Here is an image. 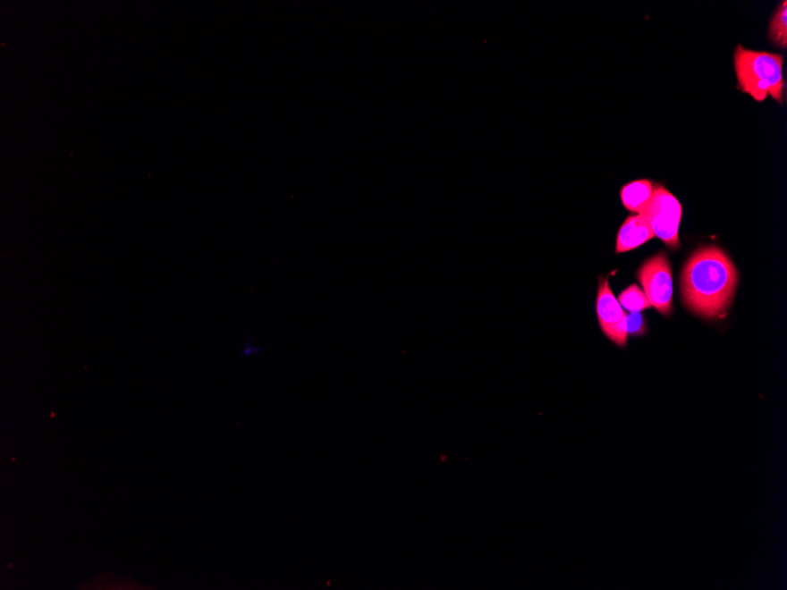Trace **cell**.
Here are the masks:
<instances>
[{
	"instance_id": "cell-6",
	"label": "cell",
	"mask_w": 787,
	"mask_h": 590,
	"mask_svg": "<svg viewBox=\"0 0 787 590\" xmlns=\"http://www.w3.org/2000/svg\"><path fill=\"white\" fill-rule=\"evenodd\" d=\"M655 237L651 226L642 215L630 216L620 226L618 236H616L615 252L622 254V252L633 250Z\"/></svg>"
},
{
	"instance_id": "cell-4",
	"label": "cell",
	"mask_w": 787,
	"mask_h": 590,
	"mask_svg": "<svg viewBox=\"0 0 787 590\" xmlns=\"http://www.w3.org/2000/svg\"><path fill=\"white\" fill-rule=\"evenodd\" d=\"M639 280L649 304L655 307L664 316L672 314V268L670 259L664 252L647 259L638 271Z\"/></svg>"
},
{
	"instance_id": "cell-2",
	"label": "cell",
	"mask_w": 787,
	"mask_h": 590,
	"mask_svg": "<svg viewBox=\"0 0 787 590\" xmlns=\"http://www.w3.org/2000/svg\"><path fill=\"white\" fill-rule=\"evenodd\" d=\"M783 62L782 55L738 46L734 51V68L739 88L757 102H763L771 96L778 103H783Z\"/></svg>"
},
{
	"instance_id": "cell-10",
	"label": "cell",
	"mask_w": 787,
	"mask_h": 590,
	"mask_svg": "<svg viewBox=\"0 0 787 590\" xmlns=\"http://www.w3.org/2000/svg\"><path fill=\"white\" fill-rule=\"evenodd\" d=\"M627 335L641 336L647 332L644 317L640 313L626 315Z\"/></svg>"
},
{
	"instance_id": "cell-1",
	"label": "cell",
	"mask_w": 787,
	"mask_h": 590,
	"mask_svg": "<svg viewBox=\"0 0 787 590\" xmlns=\"http://www.w3.org/2000/svg\"><path fill=\"white\" fill-rule=\"evenodd\" d=\"M738 281L736 266L723 249H698L682 269V300L698 316L707 320L725 316L736 296Z\"/></svg>"
},
{
	"instance_id": "cell-11",
	"label": "cell",
	"mask_w": 787,
	"mask_h": 590,
	"mask_svg": "<svg viewBox=\"0 0 787 590\" xmlns=\"http://www.w3.org/2000/svg\"><path fill=\"white\" fill-rule=\"evenodd\" d=\"M270 347L271 345L262 347V345L255 344L254 341L251 342V333H249L248 339L244 342V348L241 349L239 356L240 358H251V356L262 355L263 351H266Z\"/></svg>"
},
{
	"instance_id": "cell-5",
	"label": "cell",
	"mask_w": 787,
	"mask_h": 590,
	"mask_svg": "<svg viewBox=\"0 0 787 590\" xmlns=\"http://www.w3.org/2000/svg\"><path fill=\"white\" fill-rule=\"evenodd\" d=\"M597 316L605 336L618 347H626V314L608 284V278H599L597 295Z\"/></svg>"
},
{
	"instance_id": "cell-8",
	"label": "cell",
	"mask_w": 787,
	"mask_h": 590,
	"mask_svg": "<svg viewBox=\"0 0 787 590\" xmlns=\"http://www.w3.org/2000/svg\"><path fill=\"white\" fill-rule=\"evenodd\" d=\"M618 302L620 306L625 308L630 313H640L642 310L652 308L645 292L638 285L634 284L620 294Z\"/></svg>"
},
{
	"instance_id": "cell-3",
	"label": "cell",
	"mask_w": 787,
	"mask_h": 590,
	"mask_svg": "<svg viewBox=\"0 0 787 590\" xmlns=\"http://www.w3.org/2000/svg\"><path fill=\"white\" fill-rule=\"evenodd\" d=\"M651 226L653 233L672 249L681 248L679 225L682 209L679 200L666 188L656 184L651 202L641 214Z\"/></svg>"
},
{
	"instance_id": "cell-9",
	"label": "cell",
	"mask_w": 787,
	"mask_h": 590,
	"mask_svg": "<svg viewBox=\"0 0 787 590\" xmlns=\"http://www.w3.org/2000/svg\"><path fill=\"white\" fill-rule=\"evenodd\" d=\"M770 38L772 42L785 49L787 46V3L782 2L775 11L770 24Z\"/></svg>"
},
{
	"instance_id": "cell-7",
	"label": "cell",
	"mask_w": 787,
	"mask_h": 590,
	"mask_svg": "<svg viewBox=\"0 0 787 590\" xmlns=\"http://www.w3.org/2000/svg\"><path fill=\"white\" fill-rule=\"evenodd\" d=\"M656 185L651 181L640 180L626 184L620 190L623 206L627 210L632 211L638 215H641L651 202L653 194H655Z\"/></svg>"
}]
</instances>
